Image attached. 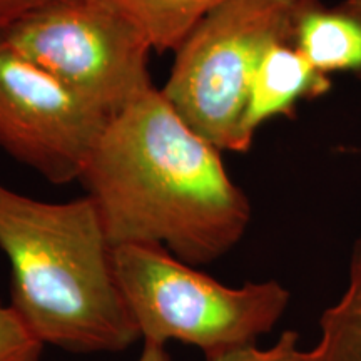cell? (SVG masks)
I'll return each instance as SVG.
<instances>
[{"instance_id":"277c9868","label":"cell","mask_w":361,"mask_h":361,"mask_svg":"<svg viewBox=\"0 0 361 361\" xmlns=\"http://www.w3.org/2000/svg\"><path fill=\"white\" fill-rule=\"evenodd\" d=\"M298 0H226L192 27L174 51L162 96L223 152H247V94L273 45L293 42Z\"/></svg>"},{"instance_id":"6da1fadb","label":"cell","mask_w":361,"mask_h":361,"mask_svg":"<svg viewBox=\"0 0 361 361\" xmlns=\"http://www.w3.org/2000/svg\"><path fill=\"white\" fill-rule=\"evenodd\" d=\"M221 154L152 87L111 117L79 180L112 246L156 245L206 266L239 245L252 219Z\"/></svg>"},{"instance_id":"5bb4252c","label":"cell","mask_w":361,"mask_h":361,"mask_svg":"<svg viewBox=\"0 0 361 361\" xmlns=\"http://www.w3.org/2000/svg\"><path fill=\"white\" fill-rule=\"evenodd\" d=\"M137 361H173L166 350V345H157L152 341H142V353Z\"/></svg>"},{"instance_id":"7c38bea8","label":"cell","mask_w":361,"mask_h":361,"mask_svg":"<svg viewBox=\"0 0 361 361\" xmlns=\"http://www.w3.org/2000/svg\"><path fill=\"white\" fill-rule=\"evenodd\" d=\"M308 350L300 348V335L293 329L283 331L278 341L269 348H258V345L228 351L206 361H306Z\"/></svg>"},{"instance_id":"5b68a950","label":"cell","mask_w":361,"mask_h":361,"mask_svg":"<svg viewBox=\"0 0 361 361\" xmlns=\"http://www.w3.org/2000/svg\"><path fill=\"white\" fill-rule=\"evenodd\" d=\"M4 42L107 117L156 87L152 47L101 0H59L0 32Z\"/></svg>"},{"instance_id":"4fadbf2b","label":"cell","mask_w":361,"mask_h":361,"mask_svg":"<svg viewBox=\"0 0 361 361\" xmlns=\"http://www.w3.org/2000/svg\"><path fill=\"white\" fill-rule=\"evenodd\" d=\"M59 0H0V32L16 24L22 17Z\"/></svg>"},{"instance_id":"8992f818","label":"cell","mask_w":361,"mask_h":361,"mask_svg":"<svg viewBox=\"0 0 361 361\" xmlns=\"http://www.w3.org/2000/svg\"><path fill=\"white\" fill-rule=\"evenodd\" d=\"M109 117L0 37V149L52 184L79 179Z\"/></svg>"},{"instance_id":"9a60e30c","label":"cell","mask_w":361,"mask_h":361,"mask_svg":"<svg viewBox=\"0 0 361 361\" xmlns=\"http://www.w3.org/2000/svg\"><path fill=\"white\" fill-rule=\"evenodd\" d=\"M356 152H358V154H360V152H361V149H356Z\"/></svg>"},{"instance_id":"7a4b0ae2","label":"cell","mask_w":361,"mask_h":361,"mask_svg":"<svg viewBox=\"0 0 361 361\" xmlns=\"http://www.w3.org/2000/svg\"><path fill=\"white\" fill-rule=\"evenodd\" d=\"M0 250L11 266V306L44 345L117 353L141 340L89 196L49 202L0 183Z\"/></svg>"},{"instance_id":"52a82bcc","label":"cell","mask_w":361,"mask_h":361,"mask_svg":"<svg viewBox=\"0 0 361 361\" xmlns=\"http://www.w3.org/2000/svg\"><path fill=\"white\" fill-rule=\"evenodd\" d=\"M331 87V78L316 71L293 42L273 45L259 62L247 94L243 116L247 146H252L261 126L278 117L295 119L300 102L326 96Z\"/></svg>"},{"instance_id":"ba28073f","label":"cell","mask_w":361,"mask_h":361,"mask_svg":"<svg viewBox=\"0 0 361 361\" xmlns=\"http://www.w3.org/2000/svg\"><path fill=\"white\" fill-rule=\"evenodd\" d=\"M293 45L322 74L361 82V0H298Z\"/></svg>"},{"instance_id":"8fae6325","label":"cell","mask_w":361,"mask_h":361,"mask_svg":"<svg viewBox=\"0 0 361 361\" xmlns=\"http://www.w3.org/2000/svg\"><path fill=\"white\" fill-rule=\"evenodd\" d=\"M44 346L11 305H0V361H40Z\"/></svg>"},{"instance_id":"3957f363","label":"cell","mask_w":361,"mask_h":361,"mask_svg":"<svg viewBox=\"0 0 361 361\" xmlns=\"http://www.w3.org/2000/svg\"><path fill=\"white\" fill-rule=\"evenodd\" d=\"M114 269L142 341L186 343L206 360L256 345L291 301L276 279L228 286L156 245L116 246Z\"/></svg>"},{"instance_id":"30bf717a","label":"cell","mask_w":361,"mask_h":361,"mask_svg":"<svg viewBox=\"0 0 361 361\" xmlns=\"http://www.w3.org/2000/svg\"><path fill=\"white\" fill-rule=\"evenodd\" d=\"M141 30L152 51L174 52L192 27L226 0H101Z\"/></svg>"},{"instance_id":"9c48e42d","label":"cell","mask_w":361,"mask_h":361,"mask_svg":"<svg viewBox=\"0 0 361 361\" xmlns=\"http://www.w3.org/2000/svg\"><path fill=\"white\" fill-rule=\"evenodd\" d=\"M318 326L306 361H361V236L351 250L345 291L323 311Z\"/></svg>"}]
</instances>
